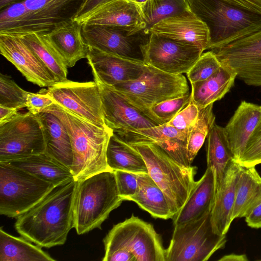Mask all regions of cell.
<instances>
[{
    "label": "cell",
    "instance_id": "7a4b0ae2",
    "mask_svg": "<svg viewBox=\"0 0 261 261\" xmlns=\"http://www.w3.org/2000/svg\"><path fill=\"white\" fill-rule=\"evenodd\" d=\"M65 126L70 138L73 152L71 170L80 181L87 177L111 170L107 161L109 141L113 132L104 129L77 116L56 103L46 108Z\"/></svg>",
    "mask_w": 261,
    "mask_h": 261
},
{
    "label": "cell",
    "instance_id": "7402d4cb",
    "mask_svg": "<svg viewBox=\"0 0 261 261\" xmlns=\"http://www.w3.org/2000/svg\"><path fill=\"white\" fill-rule=\"evenodd\" d=\"M241 168V166L238 162L232 161L216 190L211 212V222L214 232L220 235L227 233L232 222L236 186Z\"/></svg>",
    "mask_w": 261,
    "mask_h": 261
},
{
    "label": "cell",
    "instance_id": "ab89813d",
    "mask_svg": "<svg viewBox=\"0 0 261 261\" xmlns=\"http://www.w3.org/2000/svg\"><path fill=\"white\" fill-rule=\"evenodd\" d=\"M238 162L245 167L256 166L261 164V121L249 139Z\"/></svg>",
    "mask_w": 261,
    "mask_h": 261
},
{
    "label": "cell",
    "instance_id": "f35d334b",
    "mask_svg": "<svg viewBox=\"0 0 261 261\" xmlns=\"http://www.w3.org/2000/svg\"><path fill=\"white\" fill-rule=\"evenodd\" d=\"M221 63L211 50L202 53L186 73L191 84L206 80L216 72Z\"/></svg>",
    "mask_w": 261,
    "mask_h": 261
},
{
    "label": "cell",
    "instance_id": "1f68e13d",
    "mask_svg": "<svg viewBox=\"0 0 261 261\" xmlns=\"http://www.w3.org/2000/svg\"><path fill=\"white\" fill-rule=\"evenodd\" d=\"M207 137V167L211 168L214 173L217 190L226 169L229 164L234 161V158L224 127L215 123Z\"/></svg>",
    "mask_w": 261,
    "mask_h": 261
},
{
    "label": "cell",
    "instance_id": "ba28073f",
    "mask_svg": "<svg viewBox=\"0 0 261 261\" xmlns=\"http://www.w3.org/2000/svg\"><path fill=\"white\" fill-rule=\"evenodd\" d=\"M226 234L213 230L211 212L189 222L174 226L172 238L165 249V261H206L225 247Z\"/></svg>",
    "mask_w": 261,
    "mask_h": 261
},
{
    "label": "cell",
    "instance_id": "e575fe53",
    "mask_svg": "<svg viewBox=\"0 0 261 261\" xmlns=\"http://www.w3.org/2000/svg\"><path fill=\"white\" fill-rule=\"evenodd\" d=\"M139 6L144 35H149L152 27L159 22L190 9L187 0H146Z\"/></svg>",
    "mask_w": 261,
    "mask_h": 261
},
{
    "label": "cell",
    "instance_id": "60d3db41",
    "mask_svg": "<svg viewBox=\"0 0 261 261\" xmlns=\"http://www.w3.org/2000/svg\"><path fill=\"white\" fill-rule=\"evenodd\" d=\"M199 111L197 106L190 102L167 124L180 130L189 131L197 120Z\"/></svg>",
    "mask_w": 261,
    "mask_h": 261
},
{
    "label": "cell",
    "instance_id": "ee69618b",
    "mask_svg": "<svg viewBox=\"0 0 261 261\" xmlns=\"http://www.w3.org/2000/svg\"><path fill=\"white\" fill-rule=\"evenodd\" d=\"M245 218L248 226L253 228H261V203L249 212Z\"/></svg>",
    "mask_w": 261,
    "mask_h": 261
},
{
    "label": "cell",
    "instance_id": "3957f363",
    "mask_svg": "<svg viewBox=\"0 0 261 261\" xmlns=\"http://www.w3.org/2000/svg\"><path fill=\"white\" fill-rule=\"evenodd\" d=\"M187 1L190 10L208 28L210 50L261 30L260 12L223 0Z\"/></svg>",
    "mask_w": 261,
    "mask_h": 261
},
{
    "label": "cell",
    "instance_id": "5bb4252c",
    "mask_svg": "<svg viewBox=\"0 0 261 261\" xmlns=\"http://www.w3.org/2000/svg\"><path fill=\"white\" fill-rule=\"evenodd\" d=\"M210 50L246 84L261 86V30Z\"/></svg>",
    "mask_w": 261,
    "mask_h": 261
},
{
    "label": "cell",
    "instance_id": "9a60e30c",
    "mask_svg": "<svg viewBox=\"0 0 261 261\" xmlns=\"http://www.w3.org/2000/svg\"><path fill=\"white\" fill-rule=\"evenodd\" d=\"M101 97L107 126L118 136L158 125L143 112L130 104L113 86L94 80Z\"/></svg>",
    "mask_w": 261,
    "mask_h": 261
},
{
    "label": "cell",
    "instance_id": "f6af8a7d",
    "mask_svg": "<svg viewBox=\"0 0 261 261\" xmlns=\"http://www.w3.org/2000/svg\"><path fill=\"white\" fill-rule=\"evenodd\" d=\"M110 1L111 0H85L74 19L85 16L96 7Z\"/></svg>",
    "mask_w": 261,
    "mask_h": 261
},
{
    "label": "cell",
    "instance_id": "7c38bea8",
    "mask_svg": "<svg viewBox=\"0 0 261 261\" xmlns=\"http://www.w3.org/2000/svg\"><path fill=\"white\" fill-rule=\"evenodd\" d=\"M47 91L59 106L98 127L110 129L105 122L100 92L95 81L67 80L48 87Z\"/></svg>",
    "mask_w": 261,
    "mask_h": 261
},
{
    "label": "cell",
    "instance_id": "836d02e7",
    "mask_svg": "<svg viewBox=\"0 0 261 261\" xmlns=\"http://www.w3.org/2000/svg\"><path fill=\"white\" fill-rule=\"evenodd\" d=\"M0 228V261H55L41 247Z\"/></svg>",
    "mask_w": 261,
    "mask_h": 261
},
{
    "label": "cell",
    "instance_id": "d590c367",
    "mask_svg": "<svg viewBox=\"0 0 261 261\" xmlns=\"http://www.w3.org/2000/svg\"><path fill=\"white\" fill-rule=\"evenodd\" d=\"M213 107V104H211L199 109L197 120L189 132L187 151L188 159L191 164L203 145L211 128L215 123Z\"/></svg>",
    "mask_w": 261,
    "mask_h": 261
},
{
    "label": "cell",
    "instance_id": "bcb514c9",
    "mask_svg": "<svg viewBox=\"0 0 261 261\" xmlns=\"http://www.w3.org/2000/svg\"><path fill=\"white\" fill-rule=\"evenodd\" d=\"M229 3L261 13V0H223Z\"/></svg>",
    "mask_w": 261,
    "mask_h": 261
},
{
    "label": "cell",
    "instance_id": "ffe728a7",
    "mask_svg": "<svg viewBox=\"0 0 261 261\" xmlns=\"http://www.w3.org/2000/svg\"><path fill=\"white\" fill-rule=\"evenodd\" d=\"M189 130L177 129L167 123L140 129L119 136L127 142L147 141L155 143L181 165H191L187 156Z\"/></svg>",
    "mask_w": 261,
    "mask_h": 261
},
{
    "label": "cell",
    "instance_id": "5b68a950",
    "mask_svg": "<svg viewBox=\"0 0 261 261\" xmlns=\"http://www.w3.org/2000/svg\"><path fill=\"white\" fill-rule=\"evenodd\" d=\"M103 261H165V249L153 226L132 214L115 225L103 240Z\"/></svg>",
    "mask_w": 261,
    "mask_h": 261
},
{
    "label": "cell",
    "instance_id": "8d00e7d4",
    "mask_svg": "<svg viewBox=\"0 0 261 261\" xmlns=\"http://www.w3.org/2000/svg\"><path fill=\"white\" fill-rule=\"evenodd\" d=\"M191 98L189 92L162 101L151 107L145 114L159 125L167 123L191 102Z\"/></svg>",
    "mask_w": 261,
    "mask_h": 261
},
{
    "label": "cell",
    "instance_id": "f1b7e54d",
    "mask_svg": "<svg viewBox=\"0 0 261 261\" xmlns=\"http://www.w3.org/2000/svg\"><path fill=\"white\" fill-rule=\"evenodd\" d=\"M261 203V176L255 166H241L236 186L231 219L245 217Z\"/></svg>",
    "mask_w": 261,
    "mask_h": 261
},
{
    "label": "cell",
    "instance_id": "6da1fadb",
    "mask_svg": "<svg viewBox=\"0 0 261 261\" xmlns=\"http://www.w3.org/2000/svg\"><path fill=\"white\" fill-rule=\"evenodd\" d=\"M78 181L74 178L54 186L31 209L17 218L18 233L41 247L63 245L73 224Z\"/></svg>",
    "mask_w": 261,
    "mask_h": 261
},
{
    "label": "cell",
    "instance_id": "c3c4849f",
    "mask_svg": "<svg viewBox=\"0 0 261 261\" xmlns=\"http://www.w3.org/2000/svg\"><path fill=\"white\" fill-rule=\"evenodd\" d=\"M220 261H247L248 259L246 254L231 253L225 255L219 259Z\"/></svg>",
    "mask_w": 261,
    "mask_h": 261
},
{
    "label": "cell",
    "instance_id": "cb8c5ba5",
    "mask_svg": "<svg viewBox=\"0 0 261 261\" xmlns=\"http://www.w3.org/2000/svg\"><path fill=\"white\" fill-rule=\"evenodd\" d=\"M82 26L74 19L68 20L57 24L45 34L68 67L87 58L88 46L83 36Z\"/></svg>",
    "mask_w": 261,
    "mask_h": 261
},
{
    "label": "cell",
    "instance_id": "b9f144b4",
    "mask_svg": "<svg viewBox=\"0 0 261 261\" xmlns=\"http://www.w3.org/2000/svg\"><path fill=\"white\" fill-rule=\"evenodd\" d=\"M119 194L123 200L134 195L138 188V174L123 171H115Z\"/></svg>",
    "mask_w": 261,
    "mask_h": 261
},
{
    "label": "cell",
    "instance_id": "603a6c76",
    "mask_svg": "<svg viewBox=\"0 0 261 261\" xmlns=\"http://www.w3.org/2000/svg\"><path fill=\"white\" fill-rule=\"evenodd\" d=\"M261 121V106L242 101L224 127L234 161L242 156L246 145Z\"/></svg>",
    "mask_w": 261,
    "mask_h": 261
},
{
    "label": "cell",
    "instance_id": "277c9868",
    "mask_svg": "<svg viewBox=\"0 0 261 261\" xmlns=\"http://www.w3.org/2000/svg\"><path fill=\"white\" fill-rule=\"evenodd\" d=\"M123 201L113 171L98 173L78 181L73 205V228L78 234L101 229L110 213Z\"/></svg>",
    "mask_w": 261,
    "mask_h": 261
},
{
    "label": "cell",
    "instance_id": "f546056e",
    "mask_svg": "<svg viewBox=\"0 0 261 261\" xmlns=\"http://www.w3.org/2000/svg\"><path fill=\"white\" fill-rule=\"evenodd\" d=\"M138 188L135 194L126 200L136 202L154 218L172 219L165 195L148 173L138 174Z\"/></svg>",
    "mask_w": 261,
    "mask_h": 261
},
{
    "label": "cell",
    "instance_id": "52a82bcc",
    "mask_svg": "<svg viewBox=\"0 0 261 261\" xmlns=\"http://www.w3.org/2000/svg\"><path fill=\"white\" fill-rule=\"evenodd\" d=\"M112 86L145 114L155 105L189 93L182 74L168 73L147 64L138 78Z\"/></svg>",
    "mask_w": 261,
    "mask_h": 261
},
{
    "label": "cell",
    "instance_id": "44dd1931",
    "mask_svg": "<svg viewBox=\"0 0 261 261\" xmlns=\"http://www.w3.org/2000/svg\"><path fill=\"white\" fill-rule=\"evenodd\" d=\"M82 33L87 45L101 51L120 56L134 58L135 42L138 34L131 35L123 28L99 24H84Z\"/></svg>",
    "mask_w": 261,
    "mask_h": 261
},
{
    "label": "cell",
    "instance_id": "83f0119b",
    "mask_svg": "<svg viewBox=\"0 0 261 261\" xmlns=\"http://www.w3.org/2000/svg\"><path fill=\"white\" fill-rule=\"evenodd\" d=\"M236 77L233 70L222 64L216 72L206 80L191 84V102L199 109L213 104L230 90Z\"/></svg>",
    "mask_w": 261,
    "mask_h": 261
},
{
    "label": "cell",
    "instance_id": "8fae6325",
    "mask_svg": "<svg viewBox=\"0 0 261 261\" xmlns=\"http://www.w3.org/2000/svg\"><path fill=\"white\" fill-rule=\"evenodd\" d=\"M139 48L147 65L175 75L187 73L204 51L198 46L152 33Z\"/></svg>",
    "mask_w": 261,
    "mask_h": 261
},
{
    "label": "cell",
    "instance_id": "4fadbf2b",
    "mask_svg": "<svg viewBox=\"0 0 261 261\" xmlns=\"http://www.w3.org/2000/svg\"><path fill=\"white\" fill-rule=\"evenodd\" d=\"M85 0H24L26 12L8 32L21 36L46 34L57 24L74 19Z\"/></svg>",
    "mask_w": 261,
    "mask_h": 261
},
{
    "label": "cell",
    "instance_id": "4316f807",
    "mask_svg": "<svg viewBox=\"0 0 261 261\" xmlns=\"http://www.w3.org/2000/svg\"><path fill=\"white\" fill-rule=\"evenodd\" d=\"M4 163L25 171L55 186L74 178L70 168L45 151Z\"/></svg>",
    "mask_w": 261,
    "mask_h": 261
},
{
    "label": "cell",
    "instance_id": "d6986e66",
    "mask_svg": "<svg viewBox=\"0 0 261 261\" xmlns=\"http://www.w3.org/2000/svg\"><path fill=\"white\" fill-rule=\"evenodd\" d=\"M151 33L198 46L203 50L208 49V28L190 9L159 22L152 27Z\"/></svg>",
    "mask_w": 261,
    "mask_h": 261
},
{
    "label": "cell",
    "instance_id": "7dc6e473",
    "mask_svg": "<svg viewBox=\"0 0 261 261\" xmlns=\"http://www.w3.org/2000/svg\"><path fill=\"white\" fill-rule=\"evenodd\" d=\"M18 110L0 105V124H2L18 113Z\"/></svg>",
    "mask_w": 261,
    "mask_h": 261
},
{
    "label": "cell",
    "instance_id": "7bdbcfd3",
    "mask_svg": "<svg viewBox=\"0 0 261 261\" xmlns=\"http://www.w3.org/2000/svg\"><path fill=\"white\" fill-rule=\"evenodd\" d=\"M43 89L37 93L29 92L26 108L28 112L37 115L43 112L46 108L57 103L54 98Z\"/></svg>",
    "mask_w": 261,
    "mask_h": 261
},
{
    "label": "cell",
    "instance_id": "9c48e42d",
    "mask_svg": "<svg viewBox=\"0 0 261 261\" xmlns=\"http://www.w3.org/2000/svg\"><path fill=\"white\" fill-rule=\"evenodd\" d=\"M55 186L0 162V214L17 218L40 201Z\"/></svg>",
    "mask_w": 261,
    "mask_h": 261
},
{
    "label": "cell",
    "instance_id": "d6a6232c",
    "mask_svg": "<svg viewBox=\"0 0 261 261\" xmlns=\"http://www.w3.org/2000/svg\"><path fill=\"white\" fill-rule=\"evenodd\" d=\"M18 36L34 51L57 83L67 80L68 67L45 34L33 33Z\"/></svg>",
    "mask_w": 261,
    "mask_h": 261
},
{
    "label": "cell",
    "instance_id": "2e32d148",
    "mask_svg": "<svg viewBox=\"0 0 261 261\" xmlns=\"http://www.w3.org/2000/svg\"><path fill=\"white\" fill-rule=\"evenodd\" d=\"M0 51L27 81L41 87H49L57 83L49 70L19 36L0 34Z\"/></svg>",
    "mask_w": 261,
    "mask_h": 261
},
{
    "label": "cell",
    "instance_id": "484cf974",
    "mask_svg": "<svg viewBox=\"0 0 261 261\" xmlns=\"http://www.w3.org/2000/svg\"><path fill=\"white\" fill-rule=\"evenodd\" d=\"M37 115L43 130L45 152L71 169L73 152L65 126L58 117L49 111H43Z\"/></svg>",
    "mask_w": 261,
    "mask_h": 261
},
{
    "label": "cell",
    "instance_id": "e0dca14e",
    "mask_svg": "<svg viewBox=\"0 0 261 261\" xmlns=\"http://www.w3.org/2000/svg\"><path fill=\"white\" fill-rule=\"evenodd\" d=\"M87 59L94 80L110 86L136 80L146 65L143 60L108 54L89 46Z\"/></svg>",
    "mask_w": 261,
    "mask_h": 261
},
{
    "label": "cell",
    "instance_id": "8992f818",
    "mask_svg": "<svg viewBox=\"0 0 261 261\" xmlns=\"http://www.w3.org/2000/svg\"><path fill=\"white\" fill-rule=\"evenodd\" d=\"M128 143L142 155L148 174L165 194L173 217L184 206L195 185L196 167L181 165L154 143Z\"/></svg>",
    "mask_w": 261,
    "mask_h": 261
},
{
    "label": "cell",
    "instance_id": "30bf717a",
    "mask_svg": "<svg viewBox=\"0 0 261 261\" xmlns=\"http://www.w3.org/2000/svg\"><path fill=\"white\" fill-rule=\"evenodd\" d=\"M45 141L37 115L18 113L0 124V162L45 152Z\"/></svg>",
    "mask_w": 261,
    "mask_h": 261
},
{
    "label": "cell",
    "instance_id": "ac0fdd59",
    "mask_svg": "<svg viewBox=\"0 0 261 261\" xmlns=\"http://www.w3.org/2000/svg\"><path fill=\"white\" fill-rule=\"evenodd\" d=\"M75 20L82 25L99 24L123 28L131 35L142 34L144 28L139 5L129 0H111Z\"/></svg>",
    "mask_w": 261,
    "mask_h": 261
},
{
    "label": "cell",
    "instance_id": "4dcf8cb0",
    "mask_svg": "<svg viewBox=\"0 0 261 261\" xmlns=\"http://www.w3.org/2000/svg\"><path fill=\"white\" fill-rule=\"evenodd\" d=\"M107 161L109 168L113 171L148 173L146 163L140 152L114 133L109 141Z\"/></svg>",
    "mask_w": 261,
    "mask_h": 261
},
{
    "label": "cell",
    "instance_id": "d4e9b609",
    "mask_svg": "<svg viewBox=\"0 0 261 261\" xmlns=\"http://www.w3.org/2000/svg\"><path fill=\"white\" fill-rule=\"evenodd\" d=\"M215 180L212 170L207 167L196 184L188 199L172 218L174 226L197 219L211 212L215 197Z\"/></svg>",
    "mask_w": 261,
    "mask_h": 261
},
{
    "label": "cell",
    "instance_id": "681fc988",
    "mask_svg": "<svg viewBox=\"0 0 261 261\" xmlns=\"http://www.w3.org/2000/svg\"><path fill=\"white\" fill-rule=\"evenodd\" d=\"M24 0H0V10L19 2H22Z\"/></svg>",
    "mask_w": 261,
    "mask_h": 261
},
{
    "label": "cell",
    "instance_id": "74e56055",
    "mask_svg": "<svg viewBox=\"0 0 261 261\" xmlns=\"http://www.w3.org/2000/svg\"><path fill=\"white\" fill-rule=\"evenodd\" d=\"M29 92L19 87L8 75L0 74V105L20 110L26 107Z\"/></svg>",
    "mask_w": 261,
    "mask_h": 261
},
{
    "label": "cell",
    "instance_id": "f907efd6",
    "mask_svg": "<svg viewBox=\"0 0 261 261\" xmlns=\"http://www.w3.org/2000/svg\"><path fill=\"white\" fill-rule=\"evenodd\" d=\"M140 5L145 2L146 0H129Z\"/></svg>",
    "mask_w": 261,
    "mask_h": 261
}]
</instances>
